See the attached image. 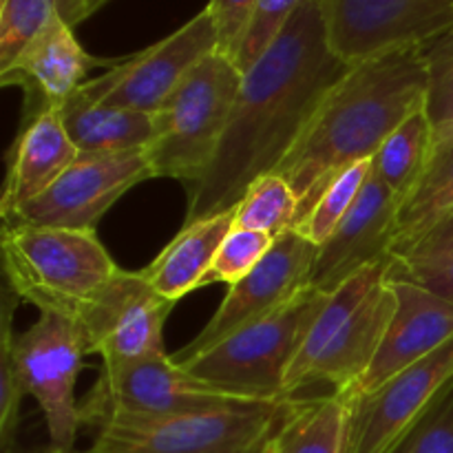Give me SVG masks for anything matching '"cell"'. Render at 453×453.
<instances>
[{"mask_svg": "<svg viewBox=\"0 0 453 453\" xmlns=\"http://www.w3.org/2000/svg\"><path fill=\"white\" fill-rule=\"evenodd\" d=\"M348 69L330 44L326 3L305 0L264 56L242 73L219 150L206 175L186 190L184 224L230 211L257 177L277 171Z\"/></svg>", "mask_w": 453, "mask_h": 453, "instance_id": "1", "label": "cell"}, {"mask_svg": "<svg viewBox=\"0 0 453 453\" xmlns=\"http://www.w3.org/2000/svg\"><path fill=\"white\" fill-rule=\"evenodd\" d=\"M425 93L427 66L423 47L394 49L349 66L274 171L295 188L299 219L332 177L379 153L383 142L425 106Z\"/></svg>", "mask_w": 453, "mask_h": 453, "instance_id": "2", "label": "cell"}, {"mask_svg": "<svg viewBox=\"0 0 453 453\" xmlns=\"http://www.w3.org/2000/svg\"><path fill=\"white\" fill-rule=\"evenodd\" d=\"M392 259L367 265L330 292L288 370L283 396L301 398L314 385L345 396L374 361L394 314Z\"/></svg>", "mask_w": 453, "mask_h": 453, "instance_id": "3", "label": "cell"}, {"mask_svg": "<svg viewBox=\"0 0 453 453\" xmlns=\"http://www.w3.org/2000/svg\"><path fill=\"white\" fill-rule=\"evenodd\" d=\"M7 286L40 312L75 317L111 279L118 264L96 230L3 226Z\"/></svg>", "mask_w": 453, "mask_h": 453, "instance_id": "4", "label": "cell"}, {"mask_svg": "<svg viewBox=\"0 0 453 453\" xmlns=\"http://www.w3.org/2000/svg\"><path fill=\"white\" fill-rule=\"evenodd\" d=\"M242 87V71L224 53L203 58L153 113L146 157L155 177L193 188L211 168Z\"/></svg>", "mask_w": 453, "mask_h": 453, "instance_id": "5", "label": "cell"}, {"mask_svg": "<svg viewBox=\"0 0 453 453\" xmlns=\"http://www.w3.org/2000/svg\"><path fill=\"white\" fill-rule=\"evenodd\" d=\"M327 295L305 288L270 317L233 332L212 348L177 361L197 379L250 401H281L295 363Z\"/></svg>", "mask_w": 453, "mask_h": 453, "instance_id": "6", "label": "cell"}, {"mask_svg": "<svg viewBox=\"0 0 453 453\" xmlns=\"http://www.w3.org/2000/svg\"><path fill=\"white\" fill-rule=\"evenodd\" d=\"M295 398L248 401L166 418L113 420L80 453H265Z\"/></svg>", "mask_w": 453, "mask_h": 453, "instance_id": "7", "label": "cell"}, {"mask_svg": "<svg viewBox=\"0 0 453 453\" xmlns=\"http://www.w3.org/2000/svg\"><path fill=\"white\" fill-rule=\"evenodd\" d=\"M248 401L197 379L168 354H157L102 365L96 385L80 403V423L100 429L113 420L166 418Z\"/></svg>", "mask_w": 453, "mask_h": 453, "instance_id": "8", "label": "cell"}, {"mask_svg": "<svg viewBox=\"0 0 453 453\" xmlns=\"http://www.w3.org/2000/svg\"><path fill=\"white\" fill-rule=\"evenodd\" d=\"M84 354L82 327L75 317L62 312H40L38 321L12 341L18 380L42 410L51 447L65 453H73L82 427L75 383Z\"/></svg>", "mask_w": 453, "mask_h": 453, "instance_id": "9", "label": "cell"}, {"mask_svg": "<svg viewBox=\"0 0 453 453\" xmlns=\"http://www.w3.org/2000/svg\"><path fill=\"white\" fill-rule=\"evenodd\" d=\"M453 380V339L365 396L352 398L343 453H396Z\"/></svg>", "mask_w": 453, "mask_h": 453, "instance_id": "10", "label": "cell"}, {"mask_svg": "<svg viewBox=\"0 0 453 453\" xmlns=\"http://www.w3.org/2000/svg\"><path fill=\"white\" fill-rule=\"evenodd\" d=\"M215 22L206 7L186 25L144 51L115 62L97 78L87 80L78 93L91 102L144 111L153 115L206 56L217 51Z\"/></svg>", "mask_w": 453, "mask_h": 453, "instance_id": "11", "label": "cell"}, {"mask_svg": "<svg viewBox=\"0 0 453 453\" xmlns=\"http://www.w3.org/2000/svg\"><path fill=\"white\" fill-rule=\"evenodd\" d=\"M146 180H155L146 149L104 155L80 153L42 195L4 217L3 226L96 230L106 211Z\"/></svg>", "mask_w": 453, "mask_h": 453, "instance_id": "12", "label": "cell"}, {"mask_svg": "<svg viewBox=\"0 0 453 453\" xmlns=\"http://www.w3.org/2000/svg\"><path fill=\"white\" fill-rule=\"evenodd\" d=\"M175 303L164 299L146 274L118 270L113 279L75 314L87 352L100 354L102 365L166 354L164 326Z\"/></svg>", "mask_w": 453, "mask_h": 453, "instance_id": "13", "label": "cell"}, {"mask_svg": "<svg viewBox=\"0 0 453 453\" xmlns=\"http://www.w3.org/2000/svg\"><path fill=\"white\" fill-rule=\"evenodd\" d=\"M330 44L349 66L403 47H429L453 27V0H323Z\"/></svg>", "mask_w": 453, "mask_h": 453, "instance_id": "14", "label": "cell"}, {"mask_svg": "<svg viewBox=\"0 0 453 453\" xmlns=\"http://www.w3.org/2000/svg\"><path fill=\"white\" fill-rule=\"evenodd\" d=\"M317 246L301 237L295 228L274 237L268 255L234 286L228 288L224 301L203 330L190 341L175 361L193 357L219 343L233 332L270 317L308 288Z\"/></svg>", "mask_w": 453, "mask_h": 453, "instance_id": "15", "label": "cell"}, {"mask_svg": "<svg viewBox=\"0 0 453 453\" xmlns=\"http://www.w3.org/2000/svg\"><path fill=\"white\" fill-rule=\"evenodd\" d=\"M389 286L396 303L383 343L345 401L374 392L453 339V303L394 270H389Z\"/></svg>", "mask_w": 453, "mask_h": 453, "instance_id": "16", "label": "cell"}, {"mask_svg": "<svg viewBox=\"0 0 453 453\" xmlns=\"http://www.w3.org/2000/svg\"><path fill=\"white\" fill-rule=\"evenodd\" d=\"M398 208V197L372 168L370 180L363 186L352 211L317 248L308 286L330 295L367 265L392 259Z\"/></svg>", "mask_w": 453, "mask_h": 453, "instance_id": "17", "label": "cell"}, {"mask_svg": "<svg viewBox=\"0 0 453 453\" xmlns=\"http://www.w3.org/2000/svg\"><path fill=\"white\" fill-rule=\"evenodd\" d=\"M96 65L113 66L115 62L88 56L75 38L73 27L58 12L20 56L0 71V82L25 91L22 119H29L44 109H60L87 82L88 69Z\"/></svg>", "mask_w": 453, "mask_h": 453, "instance_id": "18", "label": "cell"}, {"mask_svg": "<svg viewBox=\"0 0 453 453\" xmlns=\"http://www.w3.org/2000/svg\"><path fill=\"white\" fill-rule=\"evenodd\" d=\"M78 155L58 109H44L34 118L20 119L0 197L3 219L42 195Z\"/></svg>", "mask_w": 453, "mask_h": 453, "instance_id": "19", "label": "cell"}, {"mask_svg": "<svg viewBox=\"0 0 453 453\" xmlns=\"http://www.w3.org/2000/svg\"><path fill=\"white\" fill-rule=\"evenodd\" d=\"M234 228V208L184 224L171 243L142 273L164 299L177 303L206 286L212 259L226 234Z\"/></svg>", "mask_w": 453, "mask_h": 453, "instance_id": "20", "label": "cell"}, {"mask_svg": "<svg viewBox=\"0 0 453 453\" xmlns=\"http://www.w3.org/2000/svg\"><path fill=\"white\" fill-rule=\"evenodd\" d=\"M60 118L78 153H127L146 149L153 137V115L100 104L78 91L60 106Z\"/></svg>", "mask_w": 453, "mask_h": 453, "instance_id": "21", "label": "cell"}, {"mask_svg": "<svg viewBox=\"0 0 453 453\" xmlns=\"http://www.w3.org/2000/svg\"><path fill=\"white\" fill-rule=\"evenodd\" d=\"M453 212V135L434 144L423 175L398 208L392 257L410 252Z\"/></svg>", "mask_w": 453, "mask_h": 453, "instance_id": "22", "label": "cell"}, {"mask_svg": "<svg viewBox=\"0 0 453 453\" xmlns=\"http://www.w3.org/2000/svg\"><path fill=\"white\" fill-rule=\"evenodd\" d=\"M349 403L339 394L295 398L265 453H343Z\"/></svg>", "mask_w": 453, "mask_h": 453, "instance_id": "23", "label": "cell"}, {"mask_svg": "<svg viewBox=\"0 0 453 453\" xmlns=\"http://www.w3.org/2000/svg\"><path fill=\"white\" fill-rule=\"evenodd\" d=\"M434 149V131L425 106L410 115L374 155V175L403 203L423 175Z\"/></svg>", "mask_w": 453, "mask_h": 453, "instance_id": "24", "label": "cell"}, {"mask_svg": "<svg viewBox=\"0 0 453 453\" xmlns=\"http://www.w3.org/2000/svg\"><path fill=\"white\" fill-rule=\"evenodd\" d=\"M296 219H299V197L290 181L279 173L257 177L234 206L237 228L259 230L270 237H279L290 230Z\"/></svg>", "mask_w": 453, "mask_h": 453, "instance_id": "25", "label": "cell"}, {"mask_svg": "<svg viewBox=\"0 0 453 453\" xmlns=\"http://www.w3.org/2000/svg\"><path fill=\"white\" fill-rule=\"evenodd\" d=\"M372 159H361V162L343 168L339 175L332 177L317 197V202L312 203V208L292 228L317 248L321 246L339 228L341 221L357 203L358 195H361L363 186L370 180L372 168H374Z\"/></svg>", "mask_w": 453, "mask_h": 453, "instance_id": "26", "label": "cell"}, {"mask_svg": "<svg viewBox=\"0 0 453 453\" xmlns=\"http://www.w3.org/2000/svg\"><path fill=\"white\" fill-rule=\"evenodd\" d=\"M18 303L22 301L4 283L3 299H0V447L3 453H13V438L20 423V403L25 396L12 358V341L16 336L13 312Z\"/></svg>", "mask_w": 453, "mask_h": 453, "instance_id": "27", "label": "cell"}, {"mask_svg": "<svg viewBox=\"0 0 453 453\" xmlns=\"http://www.w3.org/2000/svg\"><path fill=\"white\" fill-rule=\"evenodd\" d=\"M427 66L425 111L434 131V144L453 135V27L423 49Z\"/></svg>", "mask_w": 453, "mask_h": 453, "instance_id": "28", "label": "cell"}, {"mask_svg": "<svg viewBox=\"0 0 453 453\" xmlns=\"http://www.w3.org/2000/svg\"><path fill=\"white\" fill-rule=\"evenodd\" d=\"M60 12L58 0H3L0 3V71Z\"/></svg>", "mask_w": 453, "mask_h": 453, "instance_id": "29", "label": "cell"}, {"mask_svg": "<svg viewBox=\"0 0 453 453\" xmlns=\"http://www.w3.org/2000/svg\"><path fill=\"white\" fill-rule=\"evenodd\" d=\"M273 242L274 237H270V234L234 226L226 234L215 259H212L211 273L206 277V286L208 283H226L230 288L237 281H242L268 255Z\"/></svg>", "mask_w": 453, "mask_h": 453, "instance_id": "30", "label": "cell"}, {"mask_svg": "<svg viewBox=\"0 0 453 453\" xmlns=\"http://www.w3.org/2000/svg\"><path fill=\"white\" fill-rule=\"evenodd\" d=\"M303 3L305 0H257L250 25L243 34L239 51L233 60L242 73H246L264 56L265 49L274 42V38L281 34L283 27Z\"/></svg>", "mask_w": 453, "mask_h": 453, "instance_id": "31", "label": "cell"}, {"mask_svg": "<svg viewBox=\"0 0 453 453\" xmlns=\"http://www.w3.org/2000/svg\"><path fill=\"white\" fill-rule=\"evenodd\" d=\"M392 270L453 303V250L410 252L396 257Z\"/></svg>", "mask_w": 453, "mask_h": 453, "instance_id": "32", "label": "cell"}, {"mask_svg": "<svg viewBox=\"0 0 453 453\" xmlns=\"http://www.w3.org/2000/svg\"><path fill=\"white\" fill-rule=\"evenodd\" d=\"M396 453H453V380L427 418Z\"/></svg>", "mask_w": 453, "mask_h": 453, "instance_id": "33", "label": "cell"}, {"mask_svg": "<svg viewBox=\"0 0 453 453\" xmlns=\"http://www.w3.org/2000/svg\"><path fill=\"white\" fill-rule=\"evenodd\" d=\"M257 0H211L208 12H211L212 22L217 29V40L219 47L217 51L234 60L242 44L243 34H246L250 18L255 13Z\"/></svg>", "mask_w": 453, "mask_h": 453, "instance_id": "34", "label": "cell"}, {"mask_svg": "<svg viewBox=\"0 0 453 453\" xmlns=\"http://www.w3.org/2000/svg\"><path fill=\"white\" fill-rule=\"evenodd\" d=\"M416 250H453V212H449L441 224L434 226V228L429 230L410 252ZM410 252H405V255H410ZM394 259H396V257H394Z\"/></svg>", "mask_w": 453, "mask_h": 453, "instance_id": "35", "label": "cell"}, {"mask_svg": "<svg viewBox=\"0 0 453 453\" xmlns=\"http://www.w3.org/2000/svg\"><path fill=\"white\" fill-rule=\"evenodd\" d=\"M109 3L111 0H58V7H60L62 18L75 29L80 22L91 18L93 13L100 12V9L106 7Z\"/></svg>", "mask_w": 453, "mask_h": 453, "instance_id": "36", "label": "cell"}, {"mask_svg": "<svg viewBox=\"0 0 453 453\" xmlns=\"http://www.w3.org/2000/svg\"><path fill=\"white\" fill-rule=\"evenodd\" d=\"M31 453H65V451H58L53 447H47V449H40V451H31Z\"/></svg>", "mask_w": 453, "mask_h": 453, "instance_id": "37", "label": "cell"}, {"mask_svg": "<svg viewBox=\"0 0 453 453\" xmlns=\"http://www.w3.org/2000/svg\"><path fill=\"white\" fill-rule=\"evenodd\" d=\"M0 3H3V0H0Z\"/></svg>", "mask_w": 453, "mask_h": 453, "instance_id": "38", "label": "cell"}]
</instances>
